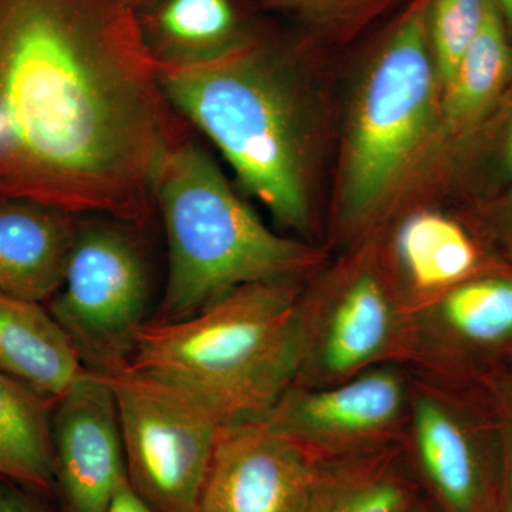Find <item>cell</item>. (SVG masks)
<instances>
[{"label":"cell","instance_id":"6da1fadb","mask_svg":"<svg viewBox=\"0 0 512 512\" xmlns=\"http://www.w3.org/2000/svg\"><path fill=\"white\" fill-rule=\"evenodd\" d=\"M165 101L123 0H0V200L146 221Z\"/></svg>","mask_w":512,"mask_h":512},{"label":"cell","instance_id":"7a4b0ae2","mask_svg":"<svg viewBox=\"0 0 512 512\" xmlns=\"http://www.w3.org/2000/svg\"><path fill=\"white\" fill-rule=\"evenodd\" d=\"M303 362L293 282L241 286L188 318L148 320L130 365L194 394L222 423L258 420L295 384Z\"/></svg>","mask_w":512,"mask_h":512},{"label":"cell","instance_id":"3957f363","mask_svg":"<svg viewBox=\"0 0 512 512\" xmlns=\"http://www.w3.org/2000/svg\"><path fill=\"white\" fill-rule=\"evenodd\" d=\"M167 103L224 154L279 224L309 227L301 111L284 66L251 39L194 66L156 64Z\"/></svg>","mask_w":512,"mask_h":512},{"label":"cell","instance_id":"277c9868","mask_svg":"<svg viewBox=\"0 0 512 512\" xmlns=\"http://www.w3.org/2000/svg\"><path fill=\"white\" fill-rule=\"evenodd\" d=\"M154 201L168 247L156 320L188 318L241 286L292 282L315 262L311 248L266 227L197 144H173L158 170Z\"/></svg>","mask_w":512,"mask_h":512},{"label":"cell","instance_id":"5b68a950","mask_svg":"<svg viewBox=\"0 0 512 512\" xmlns=\"http://www.w3.org/2000/svg\"><path fill=\"white\" fill-rule=\"evenodd\" d=\"M429 0H414L370 64L349 134L343 215L365 220L409 163L429 126L437 72L427 33Z\"/></svg>","mask_w":512,"mask_h":512},{"label":"cell","instance_id":"8992f818","mask_svg":"<svg viewBox=\"0 0 512 512\" xmlns=\"http://www.w3.org/2000/svg\"><path fill=\"white\" fill-rule=\"evenodd\" d=\"M103 376L116 400L134 493L156 512H198L225 424L184 387L130 363Z\"/></svg>","mask_w":512,"mask_h":512},{"label":"cell","instance_id":"52a82bcc","mask_svg":"<svg viewBox=\"0 0 512 512\" xmlns=\"http://www.w3.org/2000/svg\"><path fill=\"white\" fill-rule=\"evenodd\" d=\"M150 274L136 241L109 222L79 225L49 312L92 372L130 363L146 319Z\"/></svg>","mask_w":512,"mask_h":512},{"label":"cell","instance_id":"ba28073f","mask_svg":"<svg viewBox=\"0 0 512 512\" xmlns=\"http://www.w3.org/2000/svg\"><path fill=\"white\" fill-rule=\"evenodd\" d=\"M406 410L402 373L379 365L326 386L293 384L258 420L313 456L333 458L382 448Z\"/></svg>","mask_w":512,"mask_h":512},{"label":"cell","instance_id":"9c48e42d","mask_svg":"<svg viewBox=\"0 0 512 512\" xmlns=\"http://www.w3.org/2000/svg\"><path fill=\"white\" fill-rule=\"evenodd\" d=\"M303 362L295 384L326 386L400 357H413V311L362 271L322 306L301 302Z\"/></svg>","mask_w":512,"mask_h":512},{"label":"cell","instance_id":"30bf717a","mask_svg":"<svg viewBox=\"0 0 512 512\" xmlns=\"http://www.w3.org/2000/svg\"><path fill=\"white\" fill-rule=\"evenodd\" d=\"M318 464L261 420L225 424L198 512H306Z\"/></svg>","mask_w":512,"mask_h":512},{"label":"cell","instance_id":"8fae6325","mask_svg":"<svg viewBox=\"0 0 512 512\" xmlns=\"http://www.w3.org/2000/svg\"><path fill=\"white\" fill-rule=\"evenodd\" d=\"M56 483L70 512H107L128 485L109 380L87 369L53 404Z\"/></svg>","mask_w":512,"mask_h":512},{"label":"cell","instance_id":"7c38bea8","mask_svg":"<svg viewBox=\"0 0 512 512\" xmlns=\"http://www.w3.org/2000/svg\"><path fill=\"white\" fill-rule=\"evenodd\" d=\"M410 416L417 468L439 512H493L501 498L497 440L433 390L413 394Z\"/></svg>","mask_w":512,"mask_h":512},{"label":"cell","instance_id":"4fadbf2b","mask_svg":"<svg viewBox=\"0 0 512 512\" xmlns=\"http://www.w3.org/2000/svg\"><path fill=\"white\" fill-rule=\"evenodd\" d=\"M413 357L450 363L512 349V279L464 281L413 311Z\"/></svg>","mask_w":512,"mask_h":512},{"label":"cell","instance_id":"5bb4252c","mask_svg":"<svg viewBox=\"0 0 512 512\" xmlns=\"http://www.w3.org/2000/svg\"><path fill=\"white\" fill-rule=\"evenodd\" d=\"M76 215L23 198L0 200V292L50 301L63 284Z\"/></svg>","mask_w":512,"mask_h":512},{"label":"cell","instance_id":"9a60e30c","mask_svg":"<svg viewBox=\"0 0 512 512\" xmlns=\"http://www.w3.org/2000/svg\"><path fill=\"white\" fill-rule=\"evenodd\" d=\"M86 370L49 309L0 292V372L55 403Z\"/></svg>","mask_w":512,"mask_h":512},{"label":"cell","instance_id":"2e32d148","mask_svg":"<svg viewBox=\"0 0 512 512\" xmlns=\"http://www.w3.org/2000/svg\"><path fill=\"white\" fill-rule=\"evenodd\" d=\"M141 25L154 63L194 66L247 40L229 0H160Z\"/></svg>","mask_w":512,"mask_h":512},{"label":"cell","instance_id":"e0dca14e","mask_svg":"<svg viewBox=\"0 0 512 512\" xmlns=\"http://www.w3.org/2000/svg\"><path fill=\"white\" fill-rule=\"evenodd\" d=\"M53 404L0 372V478L32 490L56 483Z\"/></svg>","mask_w":512,"mask_h":512},{"label":"cell","instance_id":"ac0fdd59","mask_svg":"<svg viewBox=\"0 0 512 512\" xmlns=\"http://www.w3.org/2000/svg\"><path fill=\"white\" fill-rule=\"evenodd\" d=\"M409 490L386 448L319 458L306 512H400Z\"/></svg>","mask_w":512,"mask_h":512},{"label":"cell","instance_id":"d6986e66","mask_svg":"<svg viewBox=\"0 0 512 512\" xmlns=\"http://www.w3.org/2000/svg\"><path fill=\"white\" fill-rule=\"evenodd\" d=\"M394 248L407 281L420 295H441L466 281L477 264V249L467 232L433 212L404 221Z\"/></svg>","mask_w":512,"mask_h":512},{"label":"cell","instance_id":"ffe728a7","mask_svg":"<svg viewBox=\"0 0 512 512\" xmlns=\"http://www.w3.org/2000/svg\"><path fill=\"white\" fill-rule=\"evenodd\" d=\"M511 69L510 32L497 3L487 0L483 25L447 84L448 117L467 121L477 116L500 92Z\"/></svg>","mask_w":512,"mask_h":512},{"label":"cell","instance_id":"44dd1931","mask_svg":"<svg viewBox=\"0 0 512 512\" xmlns=\"http://www.w3.org/2000/svg\"><path fill=\"white\" fill-rule=\"evenodd\" d=\"M485 3L487 0H429L427 33L437 73L446 86L483 25Z\"/></svg>","mask_w":512,"mask_h":512},{"label":"cell","instance_id":"7402d4cb","mask_svg":"<svg viewBox=\"0 0 512 512\" xmlns=\"http://www.w3.org/2000/svg\"><path fill=\"white\" fill-rule=\"evenodd\" d=\"M498 389L497 448L501 468V498L512 503V377Z\"/></svg>","mask_w":512,"mask_h":512},{"label":"cell","instance_id":"603a6c76","mask_svg":"<svg viewBox=\"0 0 512 512\" xmlns=\"http://www.w3.org/2000/svg\"><path fill=\"white\" fill-rule=\"evenodd\" d=\"M312 16V18L338 19L359 12L379 0H271Z\"/></svg>","mask_w":512,"mask_h":512},{"label":"cell","instance_id":"cb8c5ba5","mask_svg":"<svg viewBox=\"0 0 512 512\" xmlns=\"http://www.w3.org/2000/svg\"><path fill=\"white\" fill-rule=\"evenodd\" d=\"M28 490L15 481L0 478V512H52Z\"/></svg>","mask_w":512,"mask_h":512},{"label":"cell","instance_id":"d4e9b609","mask_svg":"<svg viewBox=\"0 0 512 512\" xmlns=\"http://www.w3.org/2000/svg\"><path fill=\"white\" fill-rule=\"evenodd\" d=\"M107 512H156L153 508L148 507L136 493L130 484L126 485L123 490L114 498L109 511Z\"/></svg>","mask_w":512,"mask_h":512},{"label":"cell","instance_id":"484cf974","mask_svg":"<svg viewBox=\"0 0 512 512\" xmlns=\"http://www.w3.org/2000/svg\"><path fill=\"white\" fill-rule=\"evenodd\" d=\"M497 3L498 9H500L501 15L505 25H507L508 32L512 36V0H494Z\"/></svg>","mask_w":512,"mask_h":512},{"label":"cell","instance_id":"4316f807","mask_svg":"<svg viewBox=\"0 0 512 512\" xmlns=\"http://www.w3.org/2000/svg\"><path fill=\"white\" fill-rule=\"evenodd\" d=\"M123 2L126 3L128 8L137 13L138 10L153 8L160 0H123Z\"/></svg>","mask_w":512,"mask_h":512},{"label":"cell","instance_id":"83f0119b","mask_svg":"<svg viewBox=\"0 0 512 512\" xmlns=\"http://www.w3.org/2000/svg\"><path fill=\"white\" fill-rule=\"evenodd\" d=\"M504 164L505 170L512 174V123L508 130L507 141H505Z\"/></svg>","mask_w":512,"mask_h":512},{"label":"cell","instance_id":"f1b7e54d","mask_svg":"<svg viewBox=\"0 0 512 512\" xmlns=\"http://www.w3.org/2000/svg\"><path fill=\"white\" fill-rule=\"evenodd\" d=\"M493 512H512L511 501L500 500V503H498Z\"/></svg>","mask_w":512,"mask_h":512},{"label":"cell","instance_id":"f546056e","mask_svg":"<svg viewBox=\"0 0 512 512\" xmlns=\"http://www.w3.org/2000/svg\"><path fill=\"white\" fill-rule=\"evenodd\" d=\"M400 512H417V505L416 504L409 505V507L404 508V510L400 511Z\"/></svg>","mask_w":512,"mask_h":512},{"label":"cell","instance_id":"4dcf8cb0","mask_svg":"<svg viewBox=\"0 0 512 512\" xmlns=\"http://www.w3.org/2000/svg\"><path fill=\"white\" fill-rule=\"evenodd\" d=\"M417 512H433L431 510H427V508L421 507V505H417Z\"/></svg>","mask_w":512,"mask_h":512},{"label":"cell","instance_id":"1f68e13d","mask_svg":"<svg viewBox=\"0 0 512 512\" xmlns=\"http://www.w3.org/2000/svg\"><path fill=\"white\" fill-rule=\"evenodd\" d=\"M510 362H511V366H512V349H511Z\"/></svg>","mask_w":512,"mask_h":512}]
</instances>
